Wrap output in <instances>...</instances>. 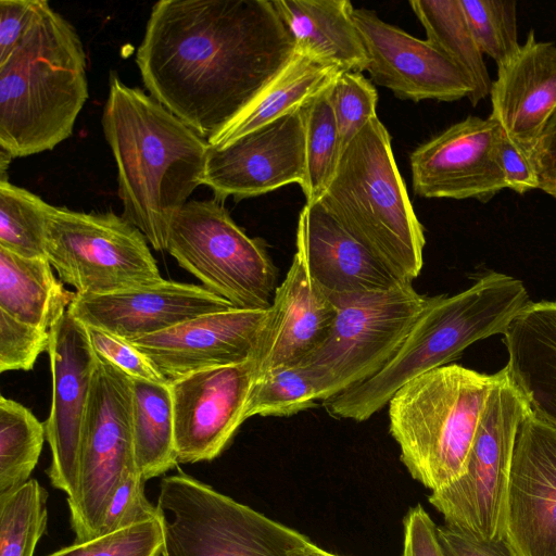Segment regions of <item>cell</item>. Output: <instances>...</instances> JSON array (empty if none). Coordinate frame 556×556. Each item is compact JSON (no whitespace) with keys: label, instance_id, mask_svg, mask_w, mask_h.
<instances>
[{"label":"cell","instance_id":"36","mask_svg":"<svg viewBox=\"0 0 556 556\" xmlns=\"http://www.w3.org/2000/svg\"><path fill=\"white\" fill-rule=\"evenodd\" d=\"M330 102L343 152L361 129L378 116V93L362 73L344 71L330 87Z\"/></svg>","mask_w":556,"mask_h":556},{"label":"cell","instance_id":"26","mask_svg":"<svg viewBox=\"0 0 556 556\" xmlns=\"http://www.w3.org/2000/svg\"><path fill=\"white\" fill-rule=\"evenodd\" d=\"M344 72L337 64L295 49L285 67L220 131L207 139L223 148L236 139L289 114L328 89Z\"/></svg>","mask_w":556,"mask_h":556},{"label":"cell","instance_id":"17","mask_svg":"<svg viewBox=\"0 0 556 556\" xmlns=\"http://www.w3.org/2000/svg\"><path fill=\"white\" fill-rule=\"evenodd\" d=\"M505 541L515 556H556V427L532 412L513 453Z\"/></svg>","mask_w":556,"mask_h":556},{"label":"cell","instance_id":"44","mask_svg":"<svg viewBox=\"0 0 556 556\" xmlns=\"http://www.w3.org/2000/svg\"><path fill=\"white\" fill-rule=\"evenodd\" d=\"M403 525V556H443L437 540V526L422 506L412 507Z\"/></svg>","mask_w":556,"mask_h":556},{"label":"cell","instance_id":"39","mask_svg":"<svg viewBox=\"0 0 556 556\" xmlns=\"http://www.w3.org/2000/svg\"><path fill=\"white\" fill-rule=\"evenodd\" d=\"M144 481L138 470L123 479L108 503L97 536L159 518L156 506L144 495Z\"/></svg>","mask_w":556,"mask_h":556},{"label":"cell","instance_id":"35","mask_svg":"<svg viewBox=\"0 0 556 556\" xmlns=\"http://www.w3.org/2000/svg\"><path fill=\"white\" fill-rule=\"evenodd\" d=\"M467 23L483 54L497 66L519 50L516 1L460 0Z\"/></svg>","mask_w":556,"mask_h":556},{"label":"cell","instance_id":"8","mask_svg":"<svg viewBox=\"0 0 556 556\" xmlns=\"http://www.w3.org/2000/svg\"><path fill=\"white\" fill-rule=\"evenodd\" d=\"M334 320L300 366L312 375L319 401L364 383L395 355L430 298L412 282L387 292L329 296Z\"/></svg>","mask_w":556,"mask_h":556},{"label":"cell","instance_id":"20","mask_svg":"<svg viewBox=\"0 0 556 556\" xmlns=\"http://www.w3.org/2000/svg\"><path fill=\"white\" fill-rule=\"evenodd\" d=\"M233 307L203 286L165 280L108 294L75 292L67 311L79 321L134 339Z\"/></svg>","mask_w":556,"mask_h":556},{"label":"cell","instance_id":"23","mask_svg":"<svg viewBox=\"0 0 556 556\" xmlns=\"http://www.w3.org/2000/svg\"><path fill=\"white\" fill-rule=\"evenodd\" d=\"M491 116L527 156L556 110V46L531 30L509 60L497 66Z\"/></svg>","mask_w":556,"mask_h":556},{"label":"cell","instance_id":"41","mask_svg":"<svg viewBox=\"0 0 556 556\" xmlns=\"http://www.w3.org/2000/svg\"><path fill=\"white\" fill-rule=\"evenodd\" d=\"M41 4L42 0H0V63L20 43Z\"/></svg>","mask_w":556,"mask_h":556},{"label":"cell","instance_id":"24","mask_svg":"<svg viewBox=\"0 0 556 556\" xmlns=\"http://www.w3.org/2000/svg\"><path fill=\"white\" fill-rule=\"evenodd\" d=\"M503 341L509 377L534 415L556 427V302H529Z\"/></svg>","mask_w":556,"mask_h":556},{"label":"cell","instance_id":"6","mask_svg":"<svg viewBox=\"0 0 556 556\" xmlns=\"http://www.w3.org/2000/svg\"><path fill=\"white\" fill-rule=\"evenodd\" d=\"M500 371L448 364L415 377L390 399V433L410 476L431 492L457 480Z\"/></svg>","mask_w":556,"mask_h":556},{"label":"cell","instance_id":"25","mask_svg":"<svg viewBox=\"0 0 556 556\" xmlns=\"http://www.w3.org/2000/svg\"><path fill=\"white\" fill-rule=\"evenodd\" d=\"M295 49L337 64L366 71L369 59L348 0H273Z\"/></svg>","mask_w":556,"mask_h":556},{"label":"cell","instance_id":"18","mask_svg":"<svg viewBox=\"0 0 556 556\" xmlns=\"http://www.w3.org/2000/svg\"><path fill=\"white\" fill-rule=\"evenodd\" d=\"M353 20L369 59L366 71L397 98L450 102L472 93L468 76L429 41L386 23L367 9H354Z\"/></svg>","mask_w":556,"mask_h":556},{"label":"cell","instance_id":"7","mask_svg":"<svg viewBox=\"0 0 556 556\" xmlns=\"http://www.w3.org/2000/svg\"><path fill=\"white\" fill-rule=\"evenodd\" d=\"M163 556H302L305 535L186 475L162 479Z\"/></svg>","mask_w":556,"mask_h":556},{"label":"cell","instance_id":"45","mask_svg":"<svg viewBox=\"0 0 556 556\" xmlns=\"http://www.w3.org/2000/svg\"><path fill=\"white\" fill-rule=\"evenodd\" d=\"M538 178V189L556 199V110L528 154Z\"/></svg>","mask_w":556,"mask_h":556},{"label":"cell","instance_id":"29","mask_svg":"<svg viewBox=\"0 0 556 556\" xmlns=\"http://www.w3.org/2000/svg\"><path fill=\"white\" fill-rule=\"evenodd\" d=\"M409 5L424 26L427 41L450 58L471 80L468 98L476 106L490 96L492 80L460 0H412Z\"/></svg>","mask_w":556,"mask_h":556},{"label":"cell","instance_id":"21","mask_svg":"<svg viewBox=\"0 0 556 556\" xmlns=\"http://www.w3.org/2000/svg\"><path fill=\"white\" fill-rule=\"evenodd\" d=\"M295 247L313 281L328 296L387 292L409 282L352 237L319 202L303 206Z\"/></svg>","mask_w":556,"mask_h":556},{"label":"cell","instance_id":"3","mask_svg":"<svg viewBox=\"0 0 556 556\" xmlns=\"http://www.w3.org/2000/svg\"><path fill=\"white\" fill-rule=\"evenodd\" d=\"M86 67L76 29L42 0L29 29L0 63V147L23 157L67 139L88 99Z\"/></svg>","mask_w":556,"mask_h":556},{"label":"cell","instance_id":"1","mask_svg":"<svg viewBox=\"0 0 556 556\" xmlns=\"http://www.w3.org/2000/svg\"><path fill=\"white\" fill-rule=\"evenodd\" d=\"M294 51L270 0H162L151 10L136 63L150 96L207 140Z\"/></svg>","mask_w":556,"mask_h":556},{"label":"cell","instance_id":"31","mask_svg":"<svg viewBox=\"0 0 556 556\" xmlns=\"http://www.w3.org/2000/svg\"><path fill=\"white\" fill-rule=\"evenodd\" d=\"M330 87L302 108L305 130V175L301 188L306 203L320 200L336 174L342 154L330 102Z\"/></svg>","mask_w":556,"mask_h":556},{"label":"cell","instance_id":"37","mask_svg":"<svg viewBox=\"0 0 556 556\" xmlns=\"http://www.w3.org/2000/svg\"><path fill=\"white\" fill-rule=\"evenodd\" d=\"M163 532L159 518L138 522L54 552L49 556H159Z\"/></svg>","mask_w":556,"mask_h":556},{"label":"cell","instance_id":"38","mask_svg":"<svg viewBox=\"0 0 556 556\" xmlns=\"http://www.w3.org/2000/svg\"><path fill=\"white\" fill-rule=\"evenodd\" d=\"M49 330L22 323L0 311V372L33 369L48 350Z\"/></svg>","mask_w":556,"mask_h":556},{"label":"cell","instance_id":"47","mask_svg":"<svg viewBox=\"0 0 556 556\" xmlns=\"http://www.w3.org/2000/svg\"><path fill=\"white\" fill-rule=\"evenodd\" d=\"M302 556H338L331 553H328L320 547L312 544Z\"/></svg>","mask_w":556,"mask_h":556},{"label":"cell","instance_id":"16","mask_svg":"<svg viewBox=\"0 0 556 556\" xmlns=\"http://www.w3.org/2000/svg\"><path fill=\"white\" fill-rule=\"evenodd\" d=\"M502 127L468 116L418 146L409 156L417 195L488 202L507 188L496 157Z\"/></svg>","mask_w":556,"mask_h":556},{"label":"cell","instance_id":"42","mask_svg":"<svg viewBox=\"0 0 556 556\" xmlns=\"http://www.w3.org/2000/svg\"><path fill=\"white\" fill-rule=\"evenodd\" d=\"M496 157L508 189L519 194L538 189V178L528 156L510 141L503 128Z\"/></svg>","mask_w":556,"mask_h":556},{"label":"cell","instance_id":"22","mask_svg":"<svg viewBox=\"0 0 556 556\" xmlns=\"http://www.w3.org/2000/svg\"><path fill=\"white\" fill-rule=\"evenodd\" d=\"M336 313L333 301L313 281L296 250L285 280L274 293L255 353V378L300 365L324 341Z\"/></svg>","mask_w":556,"mask_h":556},{"label":"cell","instance_id":"46","mask_svg":"<svg viewBox=\"0 0 556 556\" xmlns=\"http://www.w3.org/2000/svg\"><path fill=\"white\" fill-rule=\"evenodd\" d=\"M13 156L0 147V181H8L7 170Z\"/></svg>","mask_w":556,"mask_h":556},{"label":"cell","instance_id":"19","mask_svg":"<svg viewBox=\"0 0 556 556\" xmlns=\"http://www.w3.org/2000/svg\"><path fill=\"white\" fill-rule=\"evenodd\" d=\"M268 314L269 308L231 307L127 341L142 352L168 381H173L254 356Z\"/></svg>","mask_w":556,"mask_h":556},{"label":"cell","instance_id":"12","mask_svg":"<svg viewBox=\"0 0 556 556\" xmlns=\"http://www.w3.org/2000/svg\"><path fill=\"white\" fill-rule=\"evenodd\" d=\"M134 470L130 378L97 356L83 425L77 490L67 501L75 542L98 535L111 496Z\"/></svg>","mask_w":556,"mask_h":556},{"label":"cell","instance_id":"9","mask_svg":"<svg viewBox=\"0 0 556 556\" xmlns=\"http://www.w3.org/2000/svg\"><path fill=\"white\" fill-rule=\"evenodd\" d=\"M484 404L463 476L431 492L430 504L445 525L483 541L505 540L506 500L520 425L531 414L507 368Z\"/></svg>","mask_w":556,"mask_h":556},{"label":"cell","instance_id":"28","mask_svg":"<svg viewBox=\"0 0 556 556\" xmlns=\"http://www.w3.org/2000/svg\"><path fill=\"white\" fill-rule=\"evenodd\" d=\"M135 463L144 480L177 465L173 401L167 383L130 379Z\"/></svg>","mask_w":556,"mask_h":556},{"label":"cell","instance_id":"14","mask_svg":"<svg viewBox=\"0 0 556 556\" xmlns=\"http://www.w3.org/2000/svg\"><path fill=\"white\" fill-rule=\"evenodd\" d=\"M255 369L254 355L168 381L178 463L212 460L225 450L247 420Z\"/></svg>","mask_w":556,"mask_h":556},{"label":"cell","instance_id":"27","mask_svg":"<svg viewBox=\"0 0 556 556\" xmlns=\"http://www.w3.org/2000/svg\"><path fill=\"white\" fill-rule=\"evenodd\" d=\"M74 296L55 278L48 258H26L0 248V311L50 330Z\"/></svg>","mask_w":556,"mask_h":556},{"label":"cell","instance_id":"33","mask_svg":"<svg viewBox=\"0 0 556 556\" xmlns=\"http://www.w3.org/2000/svg\"><path fill=\"white\" fill-rule=\"evenodd\" d=\"M46 502L36 479L0 496V556H34L47 527Z\"/></svg>","mask_w":556,"mask_h":556},{"label":"cell","instance_id":"43","mask_svg":"<svg viewBox=\"0 0 556 556\" xmlns=\"http://www.w3.org/2000/svg\"><path fill=\"white\" fill-rule=\"evenodd\" d=\"M443 556H515L505 540L483 541L448 525L437 527Z\"/></svg>","mask_w":556,"mask_h":556},{"label":"cell","instance_id":"15","mask_svg":"<svg viewBox=\"0 0 556 556\" xmlns=\"http://www.w3.org/2000/svg\"><path fill=\"white\" fill-rule=\"evenodd\" d=\"M303 108V106H302ZM302 108L223 148L208 147L202 185L215 200L239 201L271 192L305 175V130Z\"/></svg>","mask_w":556,"mask_h":556},{"label":"cell","instance_id":"30","mask_svg":"<svg viewBox=\"0 0 556 556\" xmlns=\"http://www.w3.org/2000/svg\"><path fill=\"white\" fill-rule=\"evenodd\" d=\"M45 439V424L21 403L0 396V496L29 480Z\"/></svg>","mask_w":556,"mask_h":556},{"label":"cell","instance_id":"13","mask_svg":"<svg viewBox=\"0 0 556 556\" xmlns=\"http://www.w3.org/2000/svg\"><path fill=\"white\" fill-rule=\"evenodd\" d=\"M49 333L52 401L45 422L51 451L47 475L68 501L77 490L83 425L97 355L86 326L68 311L55 320Z\"/></svg>","mask_w":556,"mask_h":556},{"label":"cell","instance_id":"34","mask_svg":"<svg viewBox=\"0 0 556 556\" xmlns=\"http://www.w3.org/2000/svg\"><path fill=\"white\" fill-rule=\"evenodd\" d=\"M319 401L311 372L303 366L276 369L255 378L248 397L245 419L253 416H291Z\"/></svg>","mask_w":556,"mask_h":556},{"label":"cell","instance_id":"2","mask_svg":"<svg viewBox=\"0 0 556 556\" xmlns=\"http://www.w3.org/2000/svg\"><path fill=\"white\" fill-rule=\"evenodd\" d=\"M102 127L116 162L123 216L162 251L172 216L202 185L210 144L115 73L110 76Z\"/></svg>","mask_w":556,"mask_h":556},{"label":"cell","instance_id":"40","mask_svg":"<svg viewBox=\"0 0 556 556\" xmlns=\"http://www.w3.org/2000/svg\"><path fill=\"white\" fill-rule=\"evenodd\" d=\"M85 326L90 344L98 357L118 368L130 379L155 383L168 382L151 361L130 342L103 329Z\"/></svg>","mask_w":556,"mask_h":556},{"label":"cell","instance_id":"10","mask_svg":"<svg viewBox=\"0 0 556 556\" xmlns=\"http://www.w3.org/2000/svg\"><path fill=\"white\" fill-rule=\"evenodd\" d=\"M164 250L233 307H270L276 269L265 243L249 237L219 201L184 204L168 223Z\"/></svg>","mask_w":556,"mask_h":556},{"label":"cell","instance_id":"32","mask_svg":"<svg viewBox=\"0 0 556 556\" xmlns=\"http://www.w3.org/2000/svg\"><path fill=\"white\" fill-rule=\"evenodd\" d=\"M51 208L37 194L0 181V248L26 258H47L46 230Z\"/></svg>","mask_w":556,"mask_h":556},{"label":"cell","instance_id":"11","mask_svg":"<svg viewBox=\"0 0 556 556\" xmlns=\"http://www.w3.org/2000/svg\"><path fill=\"white\" fill-rule=\"evenodd\" d=\"M46 255L61 281L79 294H108L163 280L144 235L112 212L52 206Z\"/></svg>","mask_w":556,"mask_h":556},{"label":"cell","instance_id":"4","mask_svg":"<svg viewBox=\"0 0 556 556\" xmlns=\"http://www.w3.org/2000/svg\"><path fill=\"white\" fill-rule=\"evenodd\" d=\"M530 302L523 282L490 271L468 289L431 296L392 359L372 378L324 402L339 418L364 421L407 381L457 359L472 343L504 334Z\"/></svg>","mask_w":556,"mask_h":556},{"label":"cell","instance_id":"5","mask_svg":"<svg viewBox=\"0 0 556 556\" xmlns=\"http://www.w3.org/2000/svg\"><path fill=\"white\" fill-rule=\"evenodd\" d=\"M396 276L413 282L424 265V228L395 163L391 136L377 117L343 150L318 201Z\"/></svg>","mask_w":556,"mask_h":556}]
</instances>
